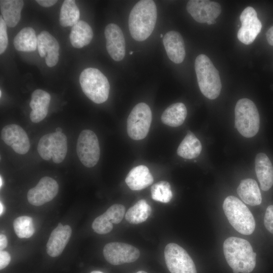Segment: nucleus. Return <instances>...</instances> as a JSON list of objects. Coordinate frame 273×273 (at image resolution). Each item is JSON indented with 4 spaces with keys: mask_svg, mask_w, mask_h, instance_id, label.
<instances>
[{
    "mask_svg": "<svg viewBox=\"0 0 273 273\" xmlns=\"http://www.w3.org/2000/svg\"><path fill=\"white\" fill-rule=\"evenodd\" d=\"M225 259L233 273H250L256 265V253L250 243L242 238L231 237L223 244Z\"/></svg>",
    "mask_w": 273,
    "mask_h": 273,
    "instance_id": "f257e3e1",
    "label": "nucleus"
},
{
    "mask_svg": "<svg viewBox=\"0 0 273 273\" xmlns=\"http://www.w3.org/2000/svg\"><path fill=\"white\" fill-rule=\"evenodd\" d=\"M157 17V8L153 1L138 2L128 17V27L132 37L138 41L148 38L155 28Z\"/></svg>",
    "mask_w": 273,
    "mask_h": 273,
    "instance_id": "f03ea898",
    "label": "nucleus"
},
{
    "mask_svg": "<svg viewBox=\"0 0 273 273\" xmlns=\"http://www.w3.org/2000/svg\"><path fill=\"white\" fill-rule=\"evenodd\" d=\"M195 69L202 94L210 100L217 98L221 92V82L219 72L210 59L204 54L198 56L195 61Z\"/></svg>",
    "mask_w": 273,
    "mask_h": 273,
    "instance_id": "7ed1b4c3",
    "label": "nucleus"
},
{
    "mask_svg": "<svg viewBox=\"0 0 273 273\" xmlns=\"http://www.w3.org/2000/svg\"><path fill=\"white\" fill-rule=\"evenodd\" d=\"M222 208L229 222L236 231L246 235L254 232V218L248 208L238 198L233 196L227 197Z\"/></svg>",
    "mask_w": 273,
    "mask_h": 273,
    "instance_id": "20e7f679",
    "label": "nucleus"
},
{
    "mask_svg": "<svg viewBox=\"0 0 273 273\" xmlns=\"http://www.w3.org/2000/svg\"><path fill=\"white\" fill-rule=\"evenodd\" d=\"M81 87L86 96L96 104L105 102L108 98L110 84L107 78L98 69L87 68L79 76Z\"/></svg>",
    "mask_w": 273,
    "mask_h": 273,
    "instance_id": "39448f33",
    "label": "nucleus"
},
{
    "mask_svg": "<svg viewBox=\"0 0 273 273\" xmlns=\"http://www.w3.org/2000/svg\"><path fill=\"white\" fill-rule=\"evenodd\" d=\"M235 124L239 133L246 138H252L258 132L259 114L255 104L250 99L243 98L235 108Z\"/></svg>",
    "mask_w": 273,
    "mask_h": 273,
    "instance_id": "423d86ee",
    "label": "nucleus"
},
{
    "mask_svg": "<svg viewBox=\"0 0 273 273\" xmlns=\"http://www.w3.org/2000/svg\"><path fill=\"white\" fill-rule=\"evenodd\" d=\"M39 156L44 160L52 159L60 163L65 159L67 152L66 136L63 132H52L43 135L37 145Z\"/></svg>",
    "mask_w": 273,
    "mask_h": 273,
    "instance_id": "0eeeda50",
    "label": "nucleus"
},
{
    "mask_svg": "<svg viewBox=\"0 0 273 273\" xmlns=\"http://www.w3.org/2000/svg\"><path fill=\"white\" fill-rule=\"evenodd\" d=\"M152 119L149 106L145 103L136 105L130 112L127 120V131L134 140L144 139L147 135Z\"/></svg>",
    "mask_w": 273,
    "mask_h": 273,
    "instance_id": "6e6552de",
    "label": "nucleus"
},
{
    "mask_svg": "<svg viewBox=\"0 0 273 273\" xmlns=\"http://www.w3.org/2000/svg\"><path fill=\"white\" fill-rule=\"evenodd\" d=\"M164 257L167 268L171 273H197L191 257L177 244L170 243L166 246Z\"/></svg>",
    "mask_w": 273,
    "mask_h": 273,
    "instance_id": "1a4fd4ad",
    "label": "nucleus"
},
{
    "mask_svg": "<svg viewBox=\"0 0 273 273\" xmlns=\"http://www.w3.org/2000/svg\"><path fill=\"white\" fill-rule=\"evenodd\" d=\"M76 151L82 164L88 168L93 167L98 162L100 149L98 139L92 130H82L78 138Z\"/></svg>",
    "mask_w": 273,
    "mask_h": 273,
    "instance_id": "9d476101",
    "label": "nucleus"
},
{
    "mask_svg": "<svg viewBox=\"0 0 273 273\" xmlns=\"http://www.w3.org/2000/svg\"><path fill=\"white\" fill-rule=\"evenodd\" d=\"M105 259L114 265L136 261L140 255L139 250L132 245L121 242H111L103 249Z\"/></svg>",
    "mask_w": 273,
    "mask_h": 273,
    "instance_id": "9b49d317",
    "label": "nucleus"
},
{
    "mask_svg": "<svg viewBox=\"0 0 273 273\" xmlns=\"http://www.w3.org/2000/svg\"><path fill=\"white\" fill-rule=\"evenodd\" d=\"M240 20L241 27L238 31L237 37L241 42L250 44L260 32L261 23L257 18L256 11L252 7H248L243 10Z\"/></svg>",
    "mask_w": 273,
    "mask_h": 273,
    "instance_id": "f8f14e48",
    "label": "nucleus"
},
{
    "mask_svg": "<svg viewBox=\"0 0 273 273\" xmlns=\"http://www.w3.org/2000/svg\"><path fill=\"white\" fill-rule=\"evenodd\" d=\"M59 185L49 176L42 177L36 186L30 189L27 195L28 201L33 206H38L52 201L57 195Z\"/></svg>",
    "mask_w": 273,
    "mask_h": 273,
    "instance_id": "ddd939ff",
    "label": "nucleus"
},
{
    "mask_svg": "<svg viewBox=\"0 0 273 273\" xmlns=\"http://www.w3.org/2000/svg\"><path fill=\"white\" fill-rule=\"evenodd\" d=\"M187 10L196 21L202 23L215 20L221 11L219 3L207 0L189 1Z\"/></svg>",
    "mask_w": 273,
    "mask_h": 273,
    "instance_id": "4468645a",
    "label": "nucleus"
},
{
    "mask_svg": "<svg viewBox=\"0 0 273 273\" xmlns=\"http://www.w3.org/2000/svg\"><path fill=\"white\" fill-rule=\"evenodd\" d=\"M1 138L5 143L10 146L19 154H25L29 150L30 144L25 131L16 124L4 126L1 132Z\"/></svg>",
    "mask_w": 273,
    "mask_h": 273,
    "instance_id": "2eb2a0df",
    "label": "nucleus"
},
{
    "mask_svg": "<svg viewBox=\"0 0 273 273\" xmlns=\"http://www.w3.org/2000/svg\"><path fill=\"white\" fill-rule=\"evenodd\" d=\"M104 34L108 54L114 61H120L125 54V39L121 28L114 23H110L105 27Z\"/></svg>",
    "mask_w": 273,
    "mask_h": 273,
    "instance_id": "dca6fc26",
    "label": "nucleus"
},
{
    "mask_svg": "<svg viewBox=\"0 0 273 273\" xmlns=\"http://www.w3.org/2000/svg\"><path fill=\"white\" fill-rule=\"evenodd\" d=\"M37 49L39 56L46 57V63L50 67L55 66L59 57V44L57 39L47 31L37 36Z\"/></svg>",
    "mask_w": 273,
    "mask_h": 273,
    "instance_id": "f3484780",
    "label": "nucleus"
},
{
    "mask_svg": "<svg viewBox=\"0 0 273 273\" xmlns=\"http://www.w3.org/2000/svg\"><path fill=\"white\" fill-rule=\"evenodd\" d=\"M72 229L69 225L61 222L52 231L47 243V252L53 257L59 256L68 244L71 236Z\"/></svg>",
    "mask_w": 273,
    "mask_h": 273,
    "instance_id": "a211bd4d",
    "label": "nucleus"
},
{
    "mask_svg": "<svg viewBox=\"0 0 273 273\" xmlns=\"http://www.w3.org/2000/svg\"><path fill=\"white\" fill-rule=\"evenodd\" d=\"M163 43L169 59L173 63L183 62L186 51L185 43L180 34L175 31L167 32L163 36Z\"/></svg>",
    "mask_w": 273,
    "mask_h": 273,
    "instance_id": "6ab92c4d",
    "label": "nucleus"
},
{
    "mask_svg": "<svg viewBox=\"0 0 273 273\" xmlns=\"http://www.w3.org/2000/svg\"><path fill=\"white\" fill-rule=\"evenodd\" d=\"M51 98L50 95L42 89H36L32 93L29 103L32 109L30 113L32 122H39L47 116Z\"/></svg>",
    "mask_w": 273,
    "mask_h": 273,
    "instance_id": "aec40b11",
    "label": "nucleus"
},
{
    "mask_svg": "<svg viewBox=\"0 0 273 273\" xmlns=\"http://www.w3.org/2000/svg\"><path fill=\"white\" fill-rule=\"evenodd\" d=\"M255 170L261 190L264 191L269 190L273 185V166L265 154L259 153L257 154Z\"/></svg>",
    "mask_w": 273,
    "mask_h": 273,
    "instance_id": "412c9836",
    "label": "nucleus"
},
{
    "mask_svg": "<svg viewBox=\"0 0 273 273\" xmlns=\"http://www.w3.org/2000/svg\"><path fill=\"white\" fill-rule=\"evenodd\" d=\"M154 179L148 168L141 165L130 170L125 178V183L132 190H141L151 185Z\"/></svg>",
    "mask_w": 273,
    "mask_h": 273,
    "instance_id": "4be33fe9",
    "label": "nucleus"
},
{
    "mask_svg": "<svg viewBox=\"0 0 273 273\" xmlns=\"http://www.w3.org/2000/svg\"><path fill=\"white\" fill-rule=\"evenodd\" d=\"M237 193L242 201L251 206L261 203V195L257 182L252 178L242 180L237 188Z\"/></svg>",
    "mask_w": 273,
    "mask_h": 273,
    "instance_id": "5701e85b",
    "label": "nucleus"
},
{
    "mask_svg": "<svg viewBox=\"0 0 273 273\" xmlns=\"http://www.w3.org/2000/svg\"><path fill=\"white\" fill-rule=\"evenodd\" d=\"M24 2L21 0H1L0 9L3 18L10 27L16 26L21 19Z\"/></svg>",
    "mask_w": 273,
    "mask_h": 273,
    "instance_id": "b1692460",
    "label": "nucleus"
},
{
    "mask_svg": "<svg viewBox=\"0 0 273 273\" xmlns=\"http://www.w3.org/2000/svg\"><path fill=\"white\" fill-rule=\"evenodd\" d=\"M69 37L74 48H82L90 42L93 37V31L87 22L80 20L72 27Z\"/></svg>",
    "mask_w": 273,
    "mask_h": 273,
    "instance_id": "393cba45",
    "label": "nucleus"
},
{
    "mask_svg": "<svg viewBox=\"0 0 273 273\" xmlns=\"http://www.w3.org/2000/svg\"><path fill=\"white\" fill-rule=\"evenodd\" d=\"M187 115L186 106L182 103H176L170 105L163 112L161 120L165 125L171 127H177L185 121Z\"/></svg>",
    "mask_w": 273,
    "mask_h": 273,
    "instance_id": "a878e982",
    "label": "nucleus"
},
{
    "mask_svg": "<svg viewBox=\"0 0 273 273\" xmlns=\"http://www.w3.org/2000/svg\"><path fill=\"white\" fill-rule=\"evenodd\" d=\"M14 46L18 51H34L37 47V37L35 30L30 27L22 29L14 38Z\"/></svg>",
    "mask_w": 273,
    "mask_h": 273,
    "instance_id": "bb28decb",
    "label": "nucleus"
},
{
    "mask_svg": "<svg viewBox=\"0 0 273 273\" xmlns=\"http://www.w3.org/2000/svg\"><path fill=\"white\" fill-rule=\"evenodd\" d=\"M201 151L200 141L193 132L188 131L177 148V154L184 158L191 159L197 157Z\"/></svg>",
    "mask_w": 273,
    "mask_h": 273,
    "instance_id": "cd10ccee",
    "label": "nucleus"
},
{
    "mask_svg": "<svg viewBox=\"0 0 273 273\" xmlns=\"http://www.w3.org/2000/svg\"><path fill=\"white\" fill-rule=\"evenodd\" d=\"M152 213L151 207L146 200L141 199L126 212L125 218L130 223L137 224L145 221Z\"/></svg>",
    "mask_w": 273,
    "mask_h": 273,
    "instance_id": "c85d7f7f",
    "label": "nucleus"
},
{
    "mask_svg": "<svg viewBox=\"0 0 273 273\" xmlns=\"http://www.w3.org/2000/svg\"><path fill=\"white\" fill-rule=\"evenodd\" d=\"M80 12L73 0L64 1L60 10L59 22L63 27H73L78 21Z\"/></svg>",
    "mask_w": 273,
    "mask_h": 273,
    "instance_id": "c756f323",
    "label": "nucleus"
},
{
    "mask_svg": "<svg viewBox=\"0 0 273 273\" xmlns=\"http://www.w3.org/2000/svg\"><path fill=\"white\" fill-rule=\"evenodd\" d=\"M15 234L19 238H29L35 232L32 218L28 216H21L16 218L13 222Z\"/></svg>",
    "mask_w": 273,
    "mask_h": 273,
    "instance_id": "7c9ffc66",
    "label": "nucleus"
},
{
    "mask_svg": "<svg viewBox=\"0 0 273 273\" xmlns=\"http://www.w3.org/2000/svg\"><path fill=\"white\" fill-rule=\"evenodd\" d=\"M152 198L162 203H168L172 198V192L170 184L165 180L154 184L151 189Z\"/></svg>",
    "mask_w": 273,
    "mask_h": 273,
    "instance_id": "2f4dec72",
    "label": "nucleus"
},
{
    "mask_svg": "<svg viewBox=\"0 0 273 273\" xmlns=\"http://www.w3.org/2000/svg\"><path fill=\"white\" fill-rule=\"evenodd\" d=\"M92 227L94 232L101 235L110 233L113 228V223L104 213L94 219Z\"/></svg>",
    "mask_w": 273,
    "mask_h": 273,
    "instance_id": "473e14b6",
    "label": "nucleus"
},
{
    "mask_svg": "<svg viewBox=\"0 0 273 273\" xmlns=\"http://www.w3.org/2000/svg\"><path fill=\"white\" fill-rule=\"evenodd\" d=\"M125 211V208L123 205L115 204L111 206L104 214L112 223L118 224L122 220Z\"/></svg>",
    "mask_w": 273,
    "mask_h": 273,
    "instance_id": "72a5a7b5",
    "label": "nucleus"
},
{
    "mask_svg": "<svg viewBox=\"0 0 273 273\" xmlns=\"http://www.w3.org/2000/svg\"><path fill=\"white\" fill-rule=\"evenodd\" d=\"M7 24L2 15L0 16V54H3L6 50L8 44L7 32Z\"/></svg>",
    "mask_w": 273,
    "mask_h": 273,
    "instance_id": "f704fd0d",
    "label": "nucleus"
},
{
    "mask_svg": "<svg viewBox=\"0 0 273 273\" xmlns=\"http://www.w3.org/2000/svg\"><path fill=\"white\" fill-rule=\"evenodd\" d=\"M264 224L265 228L273 234V205H269L266 209L264 217Z\"/></svg>",
    "mask_w": 273,
    "mask_h": 273,
    "instance_id": "c9c22d12",
    "label": "nucleus"
},
{
    "mask_svg": "<svg viewBox=\"0 0 273 273\" xmlns=\"http://www.w3.org/2000/svg\"><path fill=\"white\" fill-rule=\"evenodd\" d=\"M11 261V256L6 251H0V269L5 268L9 264Z\"/></svg>",
    "mask_w": 273,
    "mask_h": 273,
    "instance_id": "e433bc0d",
    "label": "nucleus"
},
{
    "mask_svg": "<svg viewBox=\"0 0 273 273\" xmlns=\"http://www.w3.org/2000/svg\"><path fill=\"white\" fill-rule=\"evenodd\" d=\"M36 2L43 7H50L55 5L58 1L55 0H37Z\"/></svg>",
    "mask_w": 273,
    "mask_h": 273,
    "instance_id": "4c0bfd02",
    "label": "nucleus"
},
{
    "mask_svg": "<svg viewBox=\"0 0 273 273\" xmlns=\"http://www.w3.org/2000/svg\"><path fill=\"white\" fill-rule=\"evenodd\" d=\"M266 36L268 43L270 46H273V26L268 29L266 32Z\"/></svg>",
    "mask_w": 273,
    "mask_h": 273,
    "instance_id": "58836bf2",
    "label": "nucleus"
},
{
    "mask_svg": "<svg viewBox=\"0 0 273 273\" xmlns=\"http://www.w3.org/2000/svg\"><path fill=\"white\" fill-rule=\"evenodd\" d=\"M8 245L7 237L4 234L0 235V250L2 251L6 248Z\"/></svg>",
    "mask_w": 273,
    "mask_h": 273,
    "instance_id": "ea45409f",
    "label": "nucleus"
},
{
    "mask_svg": "<svg viewBox=\"0 0 273 273\" xmlns=\"http://www.w3.org/2000/svg\"><path fill=\"white\" fill-rule=\"evenodd\" d=\"M0 207H1L0 214H1V215H2L4 211V206L3 204L2 203V202H1L0 203Z\"/></svg>",
    "mask_w": 273,
    "mask_h": 273,
    "instance_id": "a19ab883",
    "label": "nucleus"
},
{
    "mask_svg": "<svg viewBox=\"0 0 273 273\" xmlns=\"http://www.w3.org/2000/svg\"><path fill=\"white\" fill-rule=\"evenodd\" d=\"M56 132H62V129L61 127H57L56 129Z\"/></svg>",
    "mask_w": 273,
    "mask_h": 273,
    "instance_id": "79ce46f5",
    "label": "nucleus"
},
{
    "mask_svg": "<svg viewBox=\"0 0 273 273\" xmlns=\"http://www.w3.org/2000/svg\"><path fill=\"white\" fill-rule=\"evenodd\" d=\"M215 23H216L215 20H213V21H208L206 23L208 25H211V24H215Z\"/></svg>",
    "mask_w": 273,
    "mask_h": 273,
    "instance_id": "37998d69",
    "label": "nucleus"
},
{
    "mask_svg": "<svg viewBox=\"0 0 273 273\" xmlns=\"http://www.w3.org/2000/svg\"><path fill=\"white\" fill-rule=\"evenodd\" d=\"M90 273H103V272L99 270H94L92 271Z\"/></svg>",
    "mask_w": 273,
    "mask_h": 273,
    "instance_id": "c03bdc74",
    "label": "nucleus"
},
{
    "mask_svg": "<svg viewBox=\"0 0 273 273\" xmlns=\"http://www.w3.org/2000/svg\"><path fill=\"white\" fill-rule=\"evenodd\" d=\"M136 273H148V272L144 270H140V271H138Z\"/></svg>",
    "mask_w": 273,
    "mask_h": 273,
    "instance_id": "a18cd8bd",
    "label": "nucleus"
},
{
    "mask_svg": "<svg viewBox=\"0 0 273 273\" xmlns=\"http://www.w3.org/2000/svg\"><path fill=\"white\" fill-rule=\"evenodd\" d=\"M2 183H3V181H2V177L1 176V188L2 187Z\"/></svg>",
    "mask_w": 273,
    "mask_h": 273,
    "instance_id": "49530a36",
    "label": "nucleus"
},
{
    "mask_svg": "<svg viewBox=\"0 0 273 273\" xmlns=\"http://www.w3.org/2000/svg\"><path fill=\"white\" fill-rule=\"evenodd\" d=\"M133 52H129V54L132 55L133 54Z\"/></svg>",
    "mask_w": 273,
    "mask_h": 273,
    "instance_id": "de8ad7c7",
    "label": "nucleus"
},
{
    "mask_svg": "<svg viewBox=\"0 0 273 273\" xmlns=\"http://www.w3.org/2000/svg\"><path fill=\"white\" fill-rule=\"evenodd\" d=\"M1 96H2V90H0V97H1Z\"/></svg>",
    "mask_w": 273,
    "mask_h": 273,
    "instance_id": "09e8293b",
    "label": "nucleus"
},
{
    "mask_svg": "<svg viewBox=\"0 0 273 273\" xmlns=\"http://www.w3.org/2000/svg\"><path fill=\"white\" fill-rule=\"evenodd\" d=\"M160 37H163V35L162 34H160Z\"/></svg>",
    "mask_w": 273,
    "mask_h": 273,
    "instance_id": "8fccbe9b",
    "label": "nucleus"
}]
</instances>
